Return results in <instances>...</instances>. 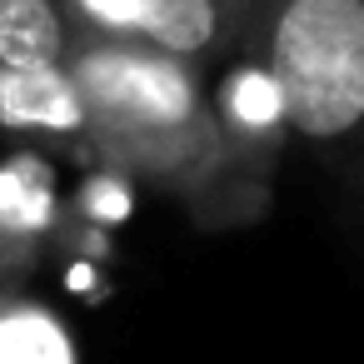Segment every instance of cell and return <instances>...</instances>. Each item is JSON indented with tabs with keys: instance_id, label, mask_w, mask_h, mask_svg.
<instances>
[{
	"instance_id": "1",
	"label": "cell",
	"mask_w": 364,
	"mask_h": 364,
	"mask_svg": "<svg viewBox=\"0 0 364 364\" xmlns=\"http://www.w3.org/2000/svg\"><path fill=\"white\" fill-rule=\"evenodd\" d=\"M65 60L90 110L95 165L170 195L200 230H240L269 210L235 175L195 60L80 26Z\"/></svg>"
},
{
	"instance_id": "2",
	"label": "cell",
	"mask_w": 364,
	"mask_h": 364,
	"mask_svg": "<svg viewBox=\"0 0 364 364\" xmlns=\"http://www.w3.org/2000/svg\"><path fill=\"white\" fill-rule=\"evenodd\" d=\"M250 46L279 75L294 135L364 195V0H255Z\"/></svg>"
},
{
	"instance_id": "3",
	"label": "cell",
	"mask_w": 364,
	"mask_h": 364,
	"mask_svg": "<svg viewBox=\"0 0 364 364\" xmlns=\"http://www.w3.org/2000/svg\"><path fill=\"white\" fill-rule=\"evenodd\" d=\"M60 6L80 31L145 41L205 65L250 46L255 0H60Z\"/></svg>"
},
{
	"instance_id": "4",
	"label": "cell",
	"mask_w": 364,
	"mask_h": 364,
	"mask_svg": "<svg viewBox=\"0 0 364 364\" xmlns=\"http://www.w3.org/2000/svg\"><path fill=\"white\" fill-rule=\"evenodd\" d=\"M210 105H215L220 140H225V150H230L235 175H240L255 195L269 200L274 175H279V160H284V145H289V135H294V125H289V100H284L279 75L269 70V60H264L255 46H245V50L230 55V65H225V75H220V85H215Z\"/></svg>"
},
{
	"instance_id": "5",
	"label": "cell",
	"mask_w": 364,
	"mask_h": 364,
	"mask_svg": "<svg viewBox=\"0 0 364 364\" xmlns=\"http://www.w3.org/2000/svg\"><path fill=\"white\" fill-rule=\"evenodd\" d=\"M0 130L41 145V155H65L75 165H95L90 110H85L70 60L0 65Z\"/></svg>"
},
{
	"instance_id": "6",
	"label": "cell",
	"mask_w": 364,
	"mask_h": 364,
	"mask_svg": "<svg viewBox=\"0 0 364 364\" xmlns=\"http://www.w3.org/2000/svg\"><path fill=\"white\" fill-rule=\"evenodd\" d=\"M70 205L55 190V165L41 150L0 160V284H26L60 250Z\"/></svg>"
},
{
	"instance_id": "7",
	"label": "cell",
	"mask_w": 364,
	"mask_h": 364,
	"mask_svg": "<svg viewBox=\"0 0 364 364\" xmlns=\"http://www.w3.org/2000/svg\"><path fill=\"white\" fill-rule=\"evenodd\" d=\"M0 364H80L70 324L26 284H0Z\"/></svg>"
},
{
	"instance_id": "8",
	"label": "cell",
	"mask_w": 364,
	"mask_h": 364,
	"mask_svg": "<svg viewBox=\"0 0 364 364\" xmlns=\"http://www.w3.org/2000/svg\"><path fill=\"white\" fill-rule=\"evenodd\" d=\"M75 21L60 0H0V65L65 60Z\"/></svg>"
},
{
	"instance_id": "9",
	"label": "cell",
	"mask_w": 364,
	"mask_h": 364,
	"mask_svg": "<svg viewBox=\"0 0 364 364\" xmlns=\"http://www.w3.org/2000/svg\"><path fill=\"white\" fill-rule=\"evenodd\" d=\"M130 185H135L130 175H120V170H110V165H90L85 185L65 200V205H70V220H75V225L100 230V235H110V230H115V225H125V220H130V210H135Z\"/></svg>"
}]
</instances>
